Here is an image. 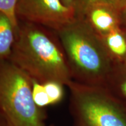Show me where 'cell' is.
Wrapping results in <instances>:
<instances>
[{
    "instance_id": "cell-4",
    "label": "cell",
    "mask_w": 126,
    "mask_h": 126,
    "mask_svg": "<svg viewBox=\"0 0 126 126\" xmlns=\"http://www.w3.org/2000/svg\"><path fill=\"white\" fill-rule=\"evenodd\" d=\"M67 87L74 126H126V106L107 88L74 81Z\"/></svg>"
},
{
    "instance_id": "cell-18",
    "label": "cell",
    "mask_w": 126,
    "mask_h": 126,
    "mask_svg": "<svg viewBox=\"0 0 126 126\" xmlns=\"http://www.w3.org/2000/svg\"><path fill=\"white\" fill-rule=\"evenodd\" d=\"M122 29H123V28H122ZM124 30V31H125L126 32V29H123Z\"/></svg>"
},
{
    "instance_id": "cell-2",
    "label": "cell",
    "mask_w": 126,
    "mask_h": 126,
    "mask_svg": "<svg viewBox=\"0 0 126 126\" xmlns=\"http://www.w3.org/2000/svg\"><path fill=\"white\" fill-rule=\"evenodd\" d=\"M54 32L65 52L72 80L85 85L106 87L119 64L101 36L79 17Z\"/></svg>"
},
{
    "instance_id": "cell-3",
    "label": "cell",
    "mask_w": 126,
    "mask_h": 126,
    "mask_svg": "<svg viewBox=\"0 0 126 126\" xmlns=\"http://www.w3.org/2000/svg\"><path fill=\"white\" fill-rule=\"evenodd\" d=\"M33 80L9 60L0 61V112L11 126H46L32 96Z\"/></svg>"
},
{
    "instance_id": "cell-11",
    "label": "cell",
    "mask_w": 126,
    "mask_h": 126,
    "mask_svg": "<svg viewBox=\"0 0 126 126\" xmlns=\"http://www.w3.org/2000/svg\"><path fill=\"white\" fill-rule=\"evenodd\" d=\"M32 96L34 102L39 108L43 109L48 105H51L43 83L33 80L32 83Z\"/></svg>"
},
{
    "instance_id": "cell-8",
    "label": "cell",
    "mask_w": 126,
    "mask_h": 126,
    "mask_svg": "<svg viewBox=\"0 0 126 126\" xmlns=\"http://www.w3.org/2000/svg\"><path fill=\"white\" fill-rule=\"evenodd\" d=\"M16 29L10 19L0 12V61L9 60L15 39Z\"/></svg>"
},
{
    "instance_id": "cell-17",
    "label": "cell",
    "mask_w": 126,
    "mask_h": 126,
    "mask_svg": "<svg viewBox=\"0 0 126 126\" xmlns=\"http://www.w3.org/2000/svg\"><path fill=\"white\" fill-rule=\"evenodd\" d=\"M124 6H126V0H121L118 8H119L124 7Z\"/></svg>"
},
{
    "instance_id": "cell-7",
    "label": "cell",
    "mask_w": 126,
    "mask_h": 126,
    "mask_svg": "<svg viewBox=\"0 0 126 126\" xmlns=\"http://www.w3.org/2000/svg\"><path fill=\"white\" fill-rule=\"evenodd\" d=\"M100 36L114 61L119 65H126V33L124 30L119 28Z\"/></svg>"
},
{
    "instance_id": "cell-9",
    "label": "cell",
    "mask_w": 126,
    "mask_h": 126,
    "mask_svg": "<svg viewBox=\"0 0 126 126\" xmlns=\"http://www.w3.org/2000/svg\"><path fill=\"white\" fill-rule=\"evenodd\" d=\"M106 88L126 106V65H118Z\"/></svg>"
},
{
    "instance_id": "cell-19",
    "label": "cell",
    "mask_w": 126,
    "mask_h": 126,
    "mask_svg": "<svg viewBox=\"0 0 126 126\" xmlns=\"http://www.w3.org/2000/svg\"></svg>"
},
{
    "instance_id": "cell-16",
    "label": "cell",
    "mask_w": 126,
    "mask_h": 126,
    "mask_svg": "<svg viewBox=\"0 0 126 126\" xmlns=\"http://www.w3.org/2000/svg\"><path fill=\"white\" fill-rule=\"evenodd\" d=\"M0 126H11L1 112H0Z\"/></svg>"
},
{
    "instance_id": "cell-5",
    "label": "cell",
    "mask_w": 126,
    "mask_h": 126,
    "mask_svg": "<svg viewBox=\"0 0 126 126\" xmlns=\"http://www.w3.org/2000/svg\"><path fill=\"white\" fill-rule=\"evenodd\" d=\"M18 20L40 25L56 31L76 18L74 9L62 0H18L16 9Z\"/></svg>"
},
{
    "instance_id": "cell-10",
    "label": "cell",
    "mask_w": 126,
    "mask_h": 126,
    "mask_svg": "<svg viewBox=\"0 0 126 126\" xmlns=\"http://www.w3.org/2000/svg\"><path fill=\"white\" fill-rule=\"evenodd\" d=\"M43 85L51 105H55L61 101L64 97V85L56 81H48Z\"/></svg>"
},
{
    "instance_id": "cell-15",
    "label": "cell",
    "mask_w": 126,
    "mask_h": 126,
    "mask_svg": "<svg viewBox=\"0 0 126 126\" xmlns=\"http://www.w3.org/2000/svg\"><path fill=\"white\" fill-rule=\"evenodd\" d=\"M62 1L65 6L70 8L74 9L75 11L77 0H62ZM75 13H76V11H75Z\"/></svg>"
},
{
    "instance_id": "cell-1",
    "label": "cell",
    "mask_w": 126,
    "mask_h": 126,
    "mask_svg": "<svg viewBox=\"0 0 126 126\" xmlns=\"http://www.w3.org/2000/svg\"><path fill=\"white\" fill-rule=\"evenodd\" d=\"M9 60L39 83L56 81L68 86L73 81L56 33L40 25L18 20Z\"/></svg>"
},
{
    "instance_id": "cell-14",
    "label": "cell",
    "mask_w": 126,
    "mask_h": 126,
    "mask_svg": "<svg viewBox=\"0 0 126 126\" xmlns=\"http://www.w3.org/2000/svg\"><path fill=\"white\" fill-rule=\"evenodd\" d=\"M117 9L120 28L126 29V6L119 8Z\"/></svg>"
},
{
    "instance_id": "cell-13",
    "label": "cell",
    "mask_w": 126,
    "mask_h": 126,
    "mask_svg": "<svg viewBox=\"0 0 126 126\" xmlns=\"http://www.w3.org/2000/svg\"><path fill=\"white\" fill-rule=\"evenodd\" d=\"M121 0H77L76 16L79 17L85 10L95 4H106L118 8Z\"/></svg>"
},
{
    "instance_id": "cell-12",
    "label": "cell",
    "mask_w": 126,
    "mask_h": 126,
    "mask_svg": "<svg viewBox=\"0 0 126 126\" xmlns=\"http://www.w3.org/2000/svg\"><path fill=\"white\" fill-rule=\"evenodd\" d=\"M18 2V0H0V12L10 19L16 29L18 25V19L16 14Z\"/></svg>"
},
{
    "instance_id": "cell-6",
    "label": "cell",
    "mask_w": 126,
    "mask_h": 126,
    "mask_svg": "<svg viewBox=\"0 0 126 126\" xmlns=\"http://www.w3.org/2000/svg\"><path fill=\"white\" fill-rule=\"evenodd\" d=\"M79 18H82L100 36L120 28L117 8L109 5H91Z\"/></svg>"
}]
</instances>
